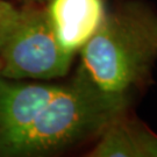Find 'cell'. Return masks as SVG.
Wrapping results in <instances>:
<instances>
[{
	"label": "cell",
	"mask_w": 157,
	"mask_h": 157,
	"mask_svg": "<svg viewBox=\"0 0 157 157\" xmlns=\"http://www.w3.org/2000/svg\"><path fill=\"white\" fill-rule=\"evenodd\" d=\"M45 8L58 43L72 55L94 35L107 12L104 0H49Z\"/></svg>",
	"instance_id": "obj_5"
},
{
	"label": "cell",
	"mask_w": 157,
	"mask_h": 157,
	"mask_svg": "<svg viewBox=\"0 0 157 157\" xmlns=\"http://www.w3.org/2000/svg\"><path fill=\"white\" fill-rule=\"evenodd\" d=\"M79 51V69L95 85L129 95L157 63V14L137 1L119 4Z\"/></svg>",
	"instance_id": "obj_1"
},
{
	"label": "cell",
	"mask_w": 157,
	"mask_h": 157,
	"mask_svg": "<svg viewBox=\"0 0 157 157\" xmlns=\"http://www.w3.org/2000/svg\"><path fill=\"white\" fill-rule=\"evenodd\" d=\"M28 1H30V2H43L45 0H28Z\"/></svg>",
	"instance_id": "obj_8"
},
{
	"label": "cell",
	"mask_w": 157,
	"mask_h": 157,
	"mask_svg": "<svg viewBox=\"0 0 157 157\" xmlns=\"http://www.w3.org/2000/svg\"><path fill=\"white\" fill-rule=\"evenodd\" d=\"M20 17V10L8 1L0 0V51Z\"/></svg>",
	"instance_id": "obj_7"
},
{
	"label": "cell",
	"mask_w": 157,
	"mask_h": 157,
	"mask_svg": "<svg viewBox=\"0 0 157 157\" xmlns=\"http://www.w3.org/2000/svg\"><path fill=\"white\" fill-rule=\"evenodd\" d=\"M73 55L58 43L45 6L20 10L17 25L0 51V76L8 79H54L65 76Z\"/></svg>",
	"instance_id": "obj_3"
},
{
	"label": "cell",
	"mask_w": 157,
	"mask_h": 157,
	"mask_svg": "<svg viewBox=\"0 0 157 157\" xmlns=\"http://www.w3.org/2000/svg\"><path fill=\"white\" fill-rule=\"evenodd\" d=\"M128 105L129 95L104 91L78 67L4 157L48 156L95 139Z\"/></svg>",
	"instance_id": "obj_2"
},
{
	"label": "cell",
	"mask_w": 157,
	"mask_h": 157,
	"mask_svg": "<svg viewBox=\"0 0 157 157\" xmlns=\"http://www.w3.org/2000/svg\"><path fill=\"white\" fill-rule=\"evenodd\" d=\"M89 156L157 157V135L124 112L99 134Z\"/></svg>",
	"instance_id": "obj_6"
},
{
	"label": "cell",
	"mask_w": 157,
	"mask_h": 157,
	"mask_svg": "<svg viewBox=\"0 0 157 157\" xmlns=\"http://www.w3.org/2000/svg\"><path fill=\"white\" fill-rule=\"evenodd\" d=\"M59 87L0 76V156L25 133Z\"/></svg>",
	"instance_id": "obj_4"
}]
</instances>
